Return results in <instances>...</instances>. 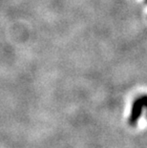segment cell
I'll return each mask as SVG.
<instances>
[{
    "instance_id": "6da1fadb",
    "label": "cell",
    "mask_w": 147,
    "mask_h": 148,
    "mask_svg": "<svg viewBox=\"0 0 147 148\" xmlns=\"http://www.w3.org/2000/svg\"><path fill=\"white\" fill-rule=\"evenodd\" d=\"M143 107H146L147 108V95H142L137 97L134 100L129 119H128V123L130 125H135L137 122L139 116L142 114Z\"/></svg>"
},
{
    "instance_id": "7a4b0ae2",
    "label": "cell",
    "mask_w": 147,
    "mask_h": 148,
    "mask_svg": "<svg viewBox=\"0 0 147 148\" xmlns=\"http://www.w3.org/2000/svg\"><path fill=\"white\" fill-rule=\"evenodd\" d=\"M145 3H147V0H145Z\"/></svg>"
}]
</instances>
